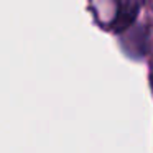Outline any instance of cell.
<instances>
[{
	"instance_id": "6da1fadb",
	"label": "cell",
	"mask_w": 153,
	"mask_h": 153,
	"mask_svg": "<svg viewBox=\"0 0 153 153\" xmlns=\"http://www.w3.org/2000/svg\"><path fill=\"white\" fill-rule=\"evenodd\" d=\"M114 17L109 22V31L123 35L135 25L145 0H112Z\"/></svg>"
}]
</instances>
